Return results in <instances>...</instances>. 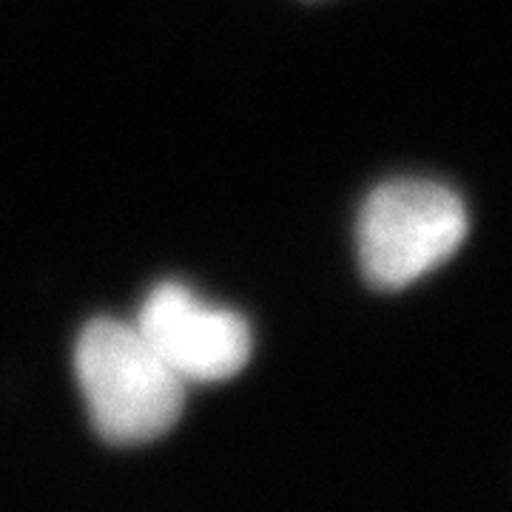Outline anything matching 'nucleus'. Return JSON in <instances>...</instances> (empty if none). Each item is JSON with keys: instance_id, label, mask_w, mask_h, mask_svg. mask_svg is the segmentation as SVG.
<instances>
[{"instance_id": "1", "label": "nucleus", "mask_w": 512, "mask_h": 512, "mask_svg": "<svg viewBox=\"0 0 512 512\" xmlns=\"http://www.w3.org/2000/svg\"><path fill=\"white\" fill-rule=\"evenodd\" d=\"M74 373L100 439L131 447L165 436L185 407L188 384L165 365L137 325L92 319L74 348Z\"/></svg>"}, {"instance_id": "2", "label": "nucleus", "mask_w": 512, "mask_h": 512, "mask_svg": "<svg viewBox=\"0 0 512 512\" xmlns=\"http://www.w3.org/2000/svg\"><path fill=\"white\" fill-rule=\"evenodd\" d=\"M470 231L456 191L433 180H390L367 194L356 222L359 265L379 291H399L436 271Z\"/></svg>"}, {"instance_id": "3", "label": "nucleus", "mask_w": 512, "mask_h": 512, "mask_svg": "<svg viewBox=\"0 0 512 512\" xmlns=\"http://www.w3.org/2000/svg\"><path fill=\"white\" fill-rule=\"evenodd\" d=\"M134 325L185 384L225 382L248 365L254 350L239 313L202 302L180 282H160L148 293Z\"/></svg>"}]
</instances>
